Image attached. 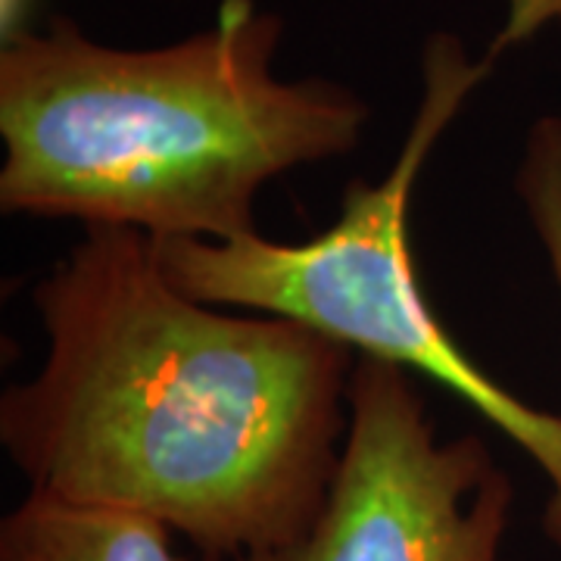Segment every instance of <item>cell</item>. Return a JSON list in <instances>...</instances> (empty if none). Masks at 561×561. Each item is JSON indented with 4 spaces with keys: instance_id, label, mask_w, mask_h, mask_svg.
<instances>
[{
    "instance_id": "cell-1",
    "label": "cell",
    "mask_w": 561,
    "mask_h": 561,
    "mask_svg": "<svg viewBox=\"0 0 561 561\" xmlns=\"http://www.w3.org/2000/svg\"><path fill=\"white\" fill-rule=\"evenodd\" d=\"M32 302L47 362L0 397V443L32 490L147 515L206 561L278 549L316 522L356 350L181 294L131 228H84Z\"/></svg>"
},
{
    "instance_id": "cell-2",
    "label": "cell",
    "mask_w": 561,
    "mask_h": 561,
    "mask_svg": "<svg viewBox=\"0 0 561 561\" xmlns=\"http://www.w3.org/2000/svg\"><path fill=\"white\" fill-rule=\"evenodd\" d=\"M284 22L221 0L191 38L125 50L69 16L0 50V209L153 241L256 234L284 172L353 153L368 103L328 79L280 81Z\"/></svg>"
},
{
    "instance_id": "cell-3",
    "label": "cell",
    "mask_w": 561,
    "mask_h": 561,
    "mask_svg": "<svg viewBox=\"0 0 561 561\" xmlns=\"http://www.w3.org/2000/svg\"><path fill=\"white\" fill-rule=\"evenodd\" d=\"M512 44L496 35L483 60H471L456 35L424 44V94L393 169L378 184L353 181L328 231L306 243L256 234L234 241H153L165 278L209 306H241L294 319L359 356L397 362L446 383L546 471L552 500L542 530L561 549V415L522 402L449 337L421 290L409 243V203L421 165Z\"/></svg>"
},
{
    "instance_id": "cell-4",
    "label": "cell",
    "mask_w": 561,
    "mask_h": 561,
    "mask_svg": "<svg viewBox=\"0 0 561 561\" xmlns=\"http://www.w3.org/2000/svg\"><path fill=\"white\" fill-rule=\"evenodd\" d=\"M515 486L478 434L440 440L409 368L359 356L350 431L316 522L231 561H500Z\"/></svg>"
},
{
    "instance_id": "cell-5",
    "label": "cell",
    "mask_w": 561,
    "mask_h": 561,
    "mask_svg": "<svg viewBox=\"0 0 561 561\" xmlns=\"http://www.w3.org/2000/svg\"><path fill=\"white\" fill-rule=\"evenodd\" d=\"M0 561H181L169 527L94 502L32 490L0 524Z\"/></svg>"
},
{
    "instance_id": "cell-6",
    "label": "cell",
    "mask_w": 561,
    "mask_h": 561,
    "mask_svg": "<svg viewBox=\"0 0 561 561\" xmlns=\"http://www.w3.org/2000/svg\"><path fill=\"white\" fill-rule=\"evenodd\" d=\"M515 194L522 197L561 290V116H542L530 125L515 172Z\"/></svg>"
},
{
    "instance_id": "cell-7",
    "label": "cell",
    "mask_w": 561,
    "mask_h": 561,
    "mask_svg": "<svg viewBox=\"0 0 561 561\" xmlns=\"http://www.w3.org/2000/svg\"><path fill=\"white\" fill-rule=\"evenodd\" d=\"M549 22L561 25V0H508V16L502 25V35L515 47L530 35H537Z\"/></svg>"
},
{
    "instance_id": "cell-8",
    "label": "cell",
    "mask_w": 561,
    "mask_h": 561,
    "mask_svg": "<svg viewBox=\"0 0 561 561\" xmlns=\"http://www.w3.org/2000/svg\"><path fill=\"white\" fill-rule=\"evenodd\" d=\"M41 0H0V50L35 35Z\"/></svg>"
}]
</instances>
